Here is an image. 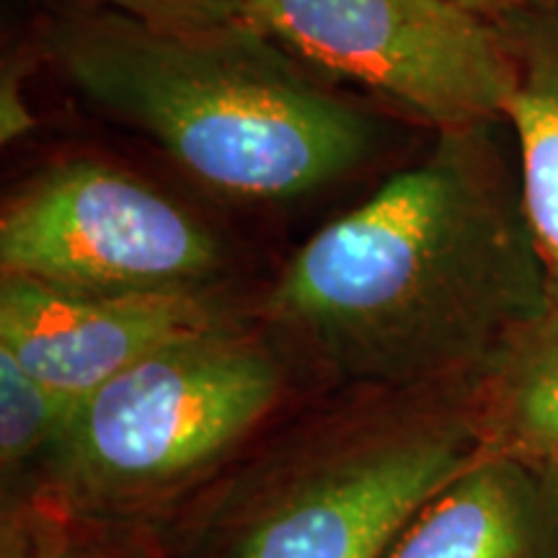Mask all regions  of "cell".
Here are the masks:
<instances>
[{
    "label": "cell",
    "instance_id": "1",
    "mask_svg": "<svg viewBox=\"0 0 558 558\" xmlns=\"http://www.w3.org/2000/svg\"><path fill=\"white\" fill-rule=\"evenodd\" d=\"M501 122L437 130L424 158L318 228L256 320L333 388L465 390L546 295Z\"/></svg>",
    "mask_w": 558,
    "mask_h": 558
},
{
    "label": "cell",
    "instance_id": "2",
    "mask_svg": "<svg viewBox=\"0 0 558 558\" xmlns=\"http://www.w3.org/2000/svg\"><path fill=\"white\" fill-rule=\"evenodd\" d=\"M47 58L205 190L295 199L365 166L378 124L248 19L169 32L104 5L52 21Z\"/></svg>",
    "mask_w": 558,
    "mask_h": 558
},
{
    "label": "cell",
    "instance_id": "3",
    "mask_svg": "<svg viewBox=\"0 0 558 558\" xmlns=\"http://www.w3.org/2000/svg\"><path fill=\"white\" fill-rule=\"evenodd\" d=\"M484 452L465 390L337 388L277 418L160 518L153 548L158 558H380Z\"/></svg>",
    "mask_w": 558,
    "mask_h": 558
},
{
    "label": "cell",
    "instance_id": "4",
    "mask_svg": "<svg viewBox=\"0 0 558 558\" xmlns=\"http://www.w3.org/2000/svg\"><path fill=\"white\" fill-rule=\"evenodd\" d=\"M292 375L259 320L160 347L73 409L34 505L90 527L158 522L277 422Z\"/></svg>",
    "mask_w": 558,
    "mask_h": 558
},
{
    "label": "cell",
    "instance_id": "5",
    "mask_svg": "<svg viewBox=\"0 0 558 558\" xmlns=\"http://www.w3.org/2000/svg\"><path fill=\"white\" fill-rule=\"evenodd\" d=\"M228 251L205 218L99 158L47 166L0 215V275L86 292H218Z\"/></svg>",
    "mask_w": 558,
    "mask_h": 558
},
{
    "label": "cell",
    "instance_id": "6",
    "mask_svg": "<svg viewBox=\"0 0 558 558\" xmlns=\"http://www.w3.org/2000/svg\"><path fill=\"white\" fill-rule=\"evenodd\" d=\"M246 19L305 65L437 130L505 117L512 65L499 26L448 0H248Z\"/></svg>",
    "mask_w": 558,
    "mask_h": 558
},
{
    "label": "cell",
    "instance_id": "7",
    "mask_svg": "<svg viewBox=\"0 0 558 558\" xmlns=\"http://www.w3.org/2000/svg\"><path fill=\"white\" fill-rule=\"evenodd\" d=\"M235 318L218 292H86L0 275V349L73 403L160 347Z\"/></svg>",
    "mask_w": 558,
    "mask_h": 558
},
{
    "label": "cell",
    "instance_id": "8",
    "mask_svg": "<svg viewBox=\"0 0 558 558\" xmlns=\"http://www.w3.org/2000/svg\"><path fill=\"white\" fill-rule=\"evenodd\" d=\"M380 558H558V478L538 460L484 452Z\"/></svg>",
    "mask_w": 558,
    "mask_h": 558
},
{
    "label": "cell",
    "instance_id": "9",
    "mask_svg": "<svg viewBox=\"0 0 558 558\" xmlns=\"http://www.w3.org/2000/svg\"><path fill=\"white\" fill-rule=\"evenodd\" d=\"M486 452L558 458V269L546 295L465 388Z\"/></svg>",
    "mask_w": 558,
    "mask_h": 558
},
{
    "label": "cell",
    "instance_id": "10",
    "mask_svg": "<svg viewBox=\"0 0 558 558\" xmlns=\"http://www.w3.org/2000/svg\"><path fill=\"white\" fill-rule=\"evenodd\" d=\"M499 32L512 65L501 122L535 243L548 269H558V9L505 21Z\"/></svg>",
    "mask_w": 558,
    "mask_h": 558
},
{
    "label": "cell",
    "instance_id": "11",
    "mask_svg": "<svg viewBox=\"0 0 558 558\" xmlns=\"http://www.w3.org/2000/svg\"><path fill=\"white\" fill-rule=\"evenodd\" d=\"M78 403L62 399L0 349V465L19 476L45 463Z\"/></svg>",
    "mask_w": 558,
    "mask_h": 558
},
{
    "label": "cell",
    "instance_id": "12",
    "mask_svg": "<svg viewBox=\"0 0 558 558\" xmlns=\"http://www.w3.org/2000/svg\"><path fill=\"white\" fill-rule=\"evenodd\" d=\"M73 522L32 505L5 512L3 558H120L114 550L96 546L94 533L75 535Z\"/></svg>",
    "mask_w": 558,
    "mask_h": 558
},
{
    "label": "cell",
    "instance_id": "13",
    "mask_svg": "<svg viewBox=\"0 0 558 558\" xmlns=\"http://www.w3.org/2000/svg\"><path fill=\"white\" fill-rule=\"evenodd\" d=\"M156 29L199 32L246 19L248 0H96Z\"/></svg>",
    "mask_w": 558,
    "mask_h": 558
},
{
    "label": "cell",
    "instance_id": "14",
    "mask_svg": "<svg viewBox=\"0 0 558 558\" xmlns=\"http://www.w3.org/2000/svg\"><path fill=\"white\" fill-rule=\"evenodd\" d=\"M37 114H34L24 90V73L13 62L3 68L0 75V143L16 145L21 137L37 130Z\"/></svg>",
    "mask_w": 558,
    "mask_h": 558
},
{
    "label": "cell",
    "instance_id": "15",
    "mask_svg": "<svg viewBox=\"0 0 558 558\" xmlns=\"http://www.w3.org/2000/svg\"><path fill=\"white\" fill-rule=\"evenodd\" d=\"M458 9L473 13V16L499 26L505 21L530 16V13H543L558 9V0H448Z\"/></svg>",
    "mask_w": 558,
    "mask_h": 558
},
{
    "label": "cell",
    "instance_id": "16",
    "mask_svg": "<svg viewBox=\"0 0 558 558\" xmlns=\"http://www.w3.org/2000/svg\"><path fill=\"white\" fill-rule=\"evenodd\" d=\"M546 465L550 471H554V476L558 478V458H554V460H546Z\"/></svg>",
    "mask_w": 558,
    "mask_h": 558
}]
</instances>
